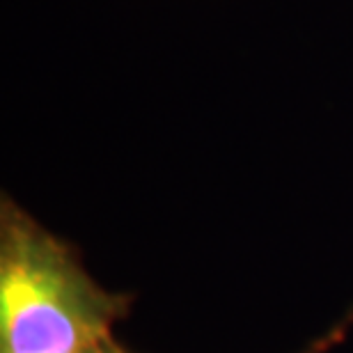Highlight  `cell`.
<instances>
[{
    "label": "cell",
    "instance_id": "cell-1",
    "mask_svg": "<svg viewBox=\"0 0 353 353\" xmlns=\"http://www.w3.org/2000/svg\"><path fill=\"white\" fill-rule=\"evenodd\" d=\"M133 305L88 273L69 241L0 195V353H79L115 337Z\"/></svg>",
    "mask_w": 353,
    "mask_h": 353
},
{
    "label": "cell",
    "instance_id": "cell-2",
    "mask_svg": "<svg viewBox=\"0 0 353 353\" xmlns=\"http://www.w3.org/2000/svg\"><path fill=\"white\" fill-rule=\"evenodd\" d=\"M351 326H353V307L349 310L347 314L342 316L340 321L335 323L333 328H328L326 333L319 335L316 340H312L305 349L299 351V353H330V351H333V349L337 347V344H340V342L344 340V337H347V333L351 330Z\"/></svg>",
    "mask_w": 353,
    "mask_h": 353
},
{
    "label": "cell",
    "instance_id": "cell-3",
    "mask_svg": "<svg viewBox=\"0 0 353 353\" xmlns=\"http://www.w3.org/2000/svg\"><path fill=\"white\" fill-rule=\"evenodd\" d=\"M79 353H136V351H131L129 347H124L117 337H112V340H108V342H101V344H97V347H90V349L79 351Z\"/></svg>",
    "mask_w": 353,
    "mask_h": 353
}]
</instances>
